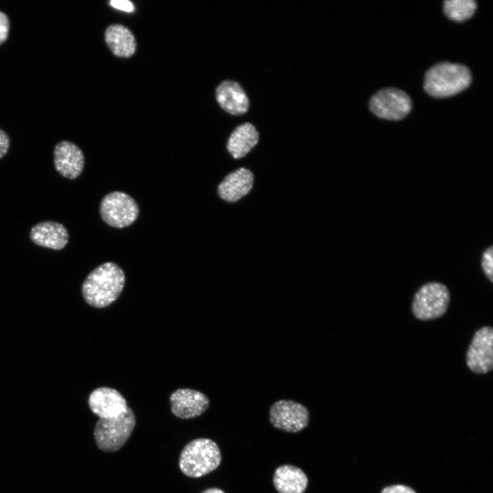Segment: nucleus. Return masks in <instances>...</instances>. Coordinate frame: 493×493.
Here are the masks:
<instances>
[{
	"label": "nucleus",
	"mask_w": 493,
	"mask_h": 493,
	"mask_svg": "<svg viewBox=\"0 0 493 493\" xmlns=\"http://www.w3.org/2000/svg\"><path fill=\"white\" fill-rule=\"evenodd\" d=\"M123 270L113 262L103 263L93 269L81 286L86 303L95 308H103L114 303L125 285Z\"/></svg>",
	"instance_id": "1"
},
{
	"label": "nucleus",
	"mask_w": 493,
	"mask_h": 493,
	"mask_svg": "<svg viewBox=\"0 0 493 493\" xmlns=\"http://www.w3.org/2000/svg\"><path fill=\"white\" fill-rule=\"evenodd\" d=\"M222 455L217 444L209 438H197L188 442L179 456V466L186 476L197 478L216 470Z\"/></svg>",
	"instance_id": "3"
},
{
	"label": "nucleus",
	"mask_w": 493,
	"mask_h": 493,
	"mask_svg": "<svg viewBox=\"0 0 493 493\" xmlns=\"http://www.w3.org/2000/svg\"><path fill=\"white\" fill-rule=\"evenodd\" d=\"M444 12L451 20L462 22L470 18L477 8L473 0H447L444 1Z\"/></svg>",
	"instance_id": "19"
},
{
	"label": "nucleus",
	"mask_w": 493,
	"mask_h": 493,
	"mask_svg": "<svg viewBox=\"0 0 493 493\" xmlns=\"http://www.w3.org/2000/svg\"><path fill=\"white\" fill-rule=\"evenodd\" d=\"M88 403L91 412L99 418L116 417L128 407L126 399L118 390L104 386L94 390Z\"/></svg>",
	"instance_id": "11"
},
{
	"label": "nucleus",
	"mask_w": 493,
	"mask_h": 493,
	"mask_svg": "<svg viewBox=\"0 0 493 493\" xmlns=\"http://www.w3.org/2000/svg\"><path fill=\"white\" fill-rule=\"evenodd\" d=\"M136 422L134 412L129 407L116 417L99 418L94 429L97 446L108 453L119 450L129 438Z\"/></svg>",
	"instance_id": "4"
},
{
	"label": "nucleus",
	"mask_w": 493,
	"mask_h": 493,
	"mask_svg": "<svg viewBox=\"0 0 493 493\" xmlns=\"http://www.w3.org/2000/svg\"><path fill=\"white\" fill-rule=\"evenodd\" d=\"M381 493H416L413 489L403 485H394L383 489Z\"/></svg>",
	"instance_id": "23"
},
{
	"label": "nucleus",
	"mask_w": 493,
	"mask_h": 493,
	"mask_svg": "<svg viewBox=\"0 0 493 493\" xmlns=\"http://www.w3.org/2000/svg\"><path fill=\"white\" fill-rule=\"evenodd\" d=\"M10 146V140L8 134L0 129V159L8 153Z\"/></svg>",
	"instance_id": "22"
},
{
	"label": "nucleus",
	"mask_w": 493,
	"mask_h": 493,
	"mask_svg": "<svg viewBox=\"0 0 493 493\" xmlns=\"http://www.w3.org/2000/svg\"><path fill=\"white\" fill-rule=\"evenodd\" d=\"M105 41L114 55L129 58L136 50V41L132 32L121 24H112L105 31Z\"/></svg>",
	"instance_id": "17"
},
{
	"label": "nucleus",
	"mask_w": 493,
	"mask_h": 493,
	"mask_svg": "<svg viewBox=\"0 0 493 493\" xmlns=\"http://www.w3.org/2000/svg\"><path fill=\"white\" fill-rule=\"evenodd\" d=\"M253 184L252 173L248 169L241 168L225 178L218 187V192L223 200L235 202L248 194Z\"/></svg>",
	"instance_id": "15"
},
{
	"label": "nucleus",
	"mask_w": 493,
	"mask_h": 493,
	"mask_svg": "<svg viewBox=\"0 0 493 493\" xmlns=\"http://www.w3.org/2000/svg\"><path fill=\"white\" fill-rule=\"evenodd\" d=\"M172 413L181 419L193 418L208 409L210 400L203 393L190 388H179L169 398Z\"/></svg>",
	"instance_id": "10"
},
{
	"label": "nucleus",
	"mask_w": 493,
	"mask_h": 493,
	"mask_svg": "<svg viewBox=\"0 0 493 493\" xmlns=\"http://www.w3.org/2000/svg\"><path fill=\"white\" fill-rule=\"evenodd\" d=\"M493 246L487 248L482 253L481 265L487 278L493 282Z\"/></svg>",
	"instance_id": "20"
},
{
	"label": "nucleus",
	"mask_w": 493,
	"mask_h": 493,
	"mask_svg": "<svg viewBox=\"0 0 493 493\" xmlns=\"http://www.w3.org/2000/svg\"><path fill=\"white\" fill-rule=\"evenodd\" d=\"M472 77L464 65L448 62L438 63L430 68L425 75L424 89L435 98L453 96L469 86Z\"/></svg>",
	"instance_id": "2"
},
{
	"label": "nucleus",
	"mask_w": 493,
	"mask_h": 493,
	"mask_svg": "<svg viewBox=\"0 0 493 493\" xmlns=\"http://www.w3.org/2000/svg\"><path fill=\"white\" fill-rule=\"evenodd\" d=\"M259 140L255 127L248 123L238 126L231 134L227 144L230 154L236 159L245 156Z\"/></svg>",
	"instance_id": "18"
},
{
	"label": "nucleus",
	"mask_w": 493,
	"mask_h": 493,
	"mask_svg": "<svg viewBox=\"0 0 493 493\" xmlns=\"http://www.w3.org/2000/svg\"><path fill=\"white\" fill-rule=\"evenodd\" d=\"M216 98L220 106L231 114L241 115L249 109L248 97L237 82L230 80L221 82L216 88Z\"/></svg>",
	"instance_id": "14"
},
{
	"label": "nucleus",
	"mask_w": 493,
	"mask_h": 493,
	"mask_svg": "<svg viewBox=\"0 0 493 493\" xmlns=\"http://www.w3.org/2000/svg\"><path fill=\"white\" fill-rule=\"evenodd\" d=\"M272 425L288 433H297L307 427L310 420L308 409L292 400L281 399L274 403L269 410Z\"/></svg>",
	"instance_id": "7"
},
{
	"label": "nucleus",
	"mask_w": 493,
	"mask_h": 493,
	"mask_svg": "<svg viewBox=\"0 0 493 493\" xmlns=\"http://www.w3.org/2000/svg\"><path fill=\"white\" fill-rule=\"evenodd\" d=\"M10 31V19L8 15L0 11V45L6 41Z\"/></svg>",
	"instance_id": "21"
},
{
	"label": "nucleus",
	"mask_w": 493,
	"mask_h": 493,
	"mask_svg": "<svg viewBox=\"0 0 493 493\" xmlns=\"http://www.w3.org/2000/svg\"><path fill=\"white\" fill-rule=\"evenodd\" d=\"M273 482L279 493H304L307 488L308 477L300 468L284 464L275 469Z\"/></svg>",
	"instance_id": "16"
},
{
	"label": "nucleus",
	"mask_w": 493,
	"mask_h": 493,
	"mask_svg": "<svg viewBox=\"0 0 493 493\" xmlns=\"http://www.w3.org/2000/svg\"><path fill=\"white\" fill-rule=\"evenodd\" d=\"M201 493H225V492L219 488H208V489L204 490Z\"/></svg>",
	"instance_id": "25"
},
{
	"label": "nucleus",
	"mask_w": 493,
	"mask_h": 493,
	"mask_svg": "<svg viewBox=\"0 0 493 493\" xmlns=\"http://www.w3.org/2000/svg\"><path fill=\"white\" fill-rule=\"evenodd\" d=\"M55 170L64 177L74 179L82 173L85 160L82 151L74 143L63 140L54 148Z\"/></svg>",
	"instance_id": "12"
},
{
	"label": "nucleus",
	"mask_w": 493,
	"mask_h": 493,
	"mask_svg": "<svg viewBox=\"0 0 493 493\" xmlns=\"http://www.w3.org/2000/svg\"><path fill=\"white\" fill-rule=\"evenodd\" d=\"M110 3L114 8L123 11L133 12L134 10L133 3L127 0H112Z\"/></svg>",
	"instance_id": "24"
},
{
	"label": "nucleus",
	"mask_w": 493,
	"mask_h": 493,
	"mask_svg": "<svg viewBox=\"0 0 493 493\" xmlns=\"http://www.w3.org/2000/svg\"><path fill=\"white\" fill-rule=\"evenodd\" d=\"M450 303L447 287L439 282H428L416 292L412 305V313L420 320H431L443 316Z\"/></svg>",
	"instance_id": "5"
},
{
	"label": "nucleus",
	"mask_w": 493,
	"mask_h": 493,
	"mask_svg": "<svg viewBox=\"0 0 493 493\" xmlns=\"http://www.w3.org/2000/svg\"><path fill=\"white\" fill-rule=\"evenodd\" d=\"M466 364L471 371L479 375L492 370V327L485 326L475 332L466 352Z\"/></svg>",
	"instance_id": "9"
},
{
	"label": "nucleus",
	"mask_w": 493,
	"mask_h": 493,
	"mask_svg": "<svg viewBox=\"0 0 493 493\" xmlns=\"http://www.w3.org/2000/svg\"><path fill=\"white\" fill-rule=\"evenodd\" d=\"M369 108L373 114L381 118L397 121L409 114L412 101L404 91L395 88H385L372 95Z\"/></svg>",
	"instance_id": "8"
},
{
	"label": "nucleus",
	"mask_w": 493,
	"mask_h": 493,
	"mask_svg": "<svg viewBox=\"0 0 493 493\" xmlns=\"http://www.w3.org/2000/svg\"><path fill=\"white\" fill-rule=\"evenodd\" d=\"M139 208L134 199L127 194L115 191L105 195L100 204L102 219L110 226L123 228L137 218Z\"/></svg>",
	"instance_id": "6"
},
{
	"label": "nucleus",
	"mask_w": 493,
	"mask_h": 493,
	"mask_svg": "<svg viewBox=\"0 0 493 493\" xmlns=\"http://www.w3.org/2000/svg\"><path fill=\"white\" fill-rule=\"evenodd\" d=\"M29 237L36 244L53 250H62L68 242V232L61 223L43 221L36 224L30 230Z\"/></svg>",
	"instance_id": "13"
}]
</instances>
